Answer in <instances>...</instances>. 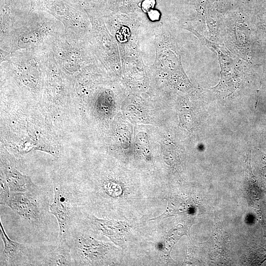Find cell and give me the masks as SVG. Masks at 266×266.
<instances>
[{
  "instance_id": "1",
  "label": "cell",
  "mask_w": 266,
  "mask_h": 266,
  "mask_svg": "<svg viewBox=\"0 0 266 266\" xmlns=\"http://www.w3.org/2000/svg\"><path fill=\"white\" fill-rule=\"evenodd\" d=\"M53 200L49 213L56 218L59 227V241H66L68 235L77 227L80 215L78 190L61 182L54 183Z\"/></svg>"
},
{
  "instance_id": "2",
  "label": "cell",
  "mask_w": 266,
  "mask_h": 266,
  "mask_svg": "<svg viewBox=\"0 0 266 266\" xmlns=\"http://www.w3.org/2000/svg\"><path fill=\"white\" fill-rule=\"evenodd\" d=\"M75 266L101 265L108 259L110 247L75 228L66 239Z\"/></svg>"
},
{
  "instance_id": "3",
  "label": "cell",
  "mask_w": 266,
  "mask_h": 266,
  "mask_svg": "<svg viewBox=\"0 0 266 266\" xmlns=\"http://www.w3.org/2000/svg\"><path fill=\"white\" fill-rule=\"evenodd\" d=\"M39 190L35 192H11L5 205L31 225L42 224L47 213V205L42 202Z\"/></svg>"
},
{
  "instance_id": "4",
  "label": "cell",
  "mask_w": 266,
  "mask_h": 266,
  "mask_svg": "<svg viewBox=\"0 0 266 266\" xmlns=\"http://www.w3.org/2000/svg\"><path fill=\"white\" fill-rule=\"evenodd\" d=\"M0 235L3 243L0 266L33 265V257L25 244L11 240L6 234L0 219Z\"/></svg>"
},
{
  "instance_id": "5",
  "label": "cell",
  "mask_w": 266,
  "mask_h": 266,
  "mask_svg": "<svg viewBox=\"0 0 266 266\" xmlns=\"http://www.w3.org/2000/svg\"><path fill=\"white\" fill-rule=\"evenodd\" d=\"M34 265L75 266L67 241H59L57 244L49 246Z\"/></svg>"
},
{
  "instance_id": "6",
  "label": "cell",
  "mask_w": 266,
  "mask_h": 266,
  "mask_svg": "<svg viewBox=\"0 0 266 266\" xmlns=\"http://www.w3.org/2000/svg\"><path fill=\"white\" fill-rule=\"evenodd\" d=\"M90 221L97 230L117 245L123 242L130 230L129 225L125 222L99 219L94 216Z\"/></svg>"
},
{
  "instance_id": "7",
  "label": "cell",
  "mask_w": 266,
  "mask_h": 266,
  "mask_svg": "<svg viewBox=\"0 0 266 266\" xmlns=\"http://www.w3.org/2000/svg\"><path fill=\"white\" fill-rule=\"evenodd\" d=\"M101 189L107 196L115 198L120 195V187L115 182L106 180L104 181L101 185Z\"/></svg>"
},
{
  "instance_id": "8",
  "label": "cell",
  "mask_w": 266,
  "mask_h": 266,
  "mask_svg": "<svg viewBox=\"0 0 266 266\" xmlns=\"http://www.w3.org/2000/svg\"><path fill=\"white\" fill-rule=\"evenodd\" d=\"M10 195V191L8 183L4 177L1 174L0 186V204L5 205Z\"/></svg>"
}]
</instances>
